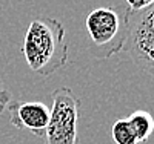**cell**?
<instances>
[{
  "instance_id": "cell-9",
  "label": "cell",
  "mask_w": 154,
  "mask_h": 144,
  "mask_svg": "<svg viewBox=\"0 0 154 144\" xmlns=\"http://www.w3.org/2000/svg\"><path fill=\"white\" fill-rule=\"evenodd\" d=\"M11 103V94L3 87V83L0 80V113L5 110V107Z\"/></svg>"
},
{
  "instance_id": "cell-8",
  "label": "cell",
  "mask_w": 154,
  "mask_h": 144,
  "mask_svg": "<svg viewBox=\"0 0 154 144\" xmlns=\"http://www.w3.org/2000/svg\"><path fill=\"white\" fill-rule=\"evenodd\" d=\"M128 9L131 12H139V11H143L149 6L154 5V0H125Z\"/></svg>"
},
{
  "instance_id": "cell-4",
  "label": "cell",
  "mask_w": 154,
  "mask_h": 144,
  "mask_svg": "<svg viewBox=\"0 0 154 144\" xmlns=\"http://www.w3.org/2000/svg\"><path fill=\"white\" fill-rule=\"evenodd\" d=\"M125 49L140 69L154 77V5L139 12L130 11Z\"/></svg>"
},
{
  "instance_id": "cell-1",
  "label": "cell",
  "mask_w": 154,
  "mask_h": 144,
  "mask_svg": "<svg viewBox=\"0 0 154 144\" xmlns=\"http://www.w3.org/2000/svg\"><path fill=\"white\" fill-rule=\"evenodd\" d=\"M22 54L32 72L42 77L56 74L68 63L65 26L53 17L34 19L25 34Z\"/></svg>"
},
{
  "instance_id": "cell-7",
  "label": "cell",
  "mask_w": 154,
  "mask_h": 144,
  "mask_svg": "<svg viewBox=\"0 0 154 144\" xmlns=\"http://www.w3.org/2000/svg\"><path fill=\"white\" fill-rule=\"evenodd\" d=\"M111 138L116 144H139L126 118L116 120L111 126Z\"/></svg>"
},
{
  "instance_id": "cell-3",
  "label": "cell",
  "mask_w": 154,
  "mask_h": 144,
  "mask_svg": "<svg viewBox=\"0 0 154 144\" xmlns=\"http://www.w3.org/2000/svg\"><path fill=\"white\" fill-rule=\"evenodd\" d=\"M51 100L45 144H82L79 135L80 100L69 87H57L51 94Z\"/></svg>"
},
{
  "instance_id": "cell-2",
  "label": "cell",
  "mask_w": 154,
  "mask_h": 144,
  "mask_svg": "<svg viewBox=\"0 0 154 144\" xmlns=\"http://www.w3.org/2000/svg\"><path fill=\"white\" fill-rule=\"evenodd\" d=\"M85 29L91 38L94 55L97 58H109L125 49L130 32V9L96 8L86 16Z\"/></svg>"
},
{
  "instance_id": "cell-5",
  "label": "cell",
  "mask_w": 154,
  "mask_h": 144,
  "mask_svg": "<svg viewBox=\"0 0 154 144\" xmlns=\"http://www.w3.org/2000/svg\"><path fill=\"white\" fill-rule=\"evenodd\" d=\"M9 121L17 129H26L43 138L49 121V109L42 101H11Z\"/></svg>"
},
{
  "instance_id": "cell-6",
  "label": "cell",
  "mask_w": 154,
  "mask_h": 144,
  "mask_svg": "<svg viewBox=\"0 0 154 144\" xmlns=\"http://www.w3.org/2000/svg\"><path fill=\"white\" fill-rule=\"evenodd\" d=\"M128 123H130L133 132L137 138V143L142 144L146 143L148 138L154 132V118L152 115L146 110H134L128 116Z\"/></svg>"
}]
</instances>
